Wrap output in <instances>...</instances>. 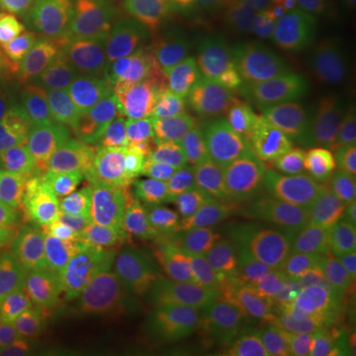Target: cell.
Listing matches in <instances>:
<instances>
[{
    "mask_svg": "<svg viewBox=\"0 0 356 356\" xmlns=\"http://www.w3.org/2000/svg\"><path fill=\"white\" fill-rule=\"evenodd\" d=\"M64 248L42 210L24 208L0 240V307L50 287Z\"/></svg>",
    "mask_w": 356,
    "mask_h": 356,
    "instance_id": "7c38bea8",
    "label": "cell"
},
{
    "mask_svg": "<svg viewBox=\"0 0 356 356\" xmlns=\"http://www.w3.org/2000/svg\"><path fill=\"white\" fill-rule=\"evenodd\" d=\"M156 151L159 147L151 135L119 99L102 127L67 159V166L89 180L133 178Z\"/></svg>",
    "mask_w": 356,
    "mask_h": 356,
    "instance_id": "5bb4252c",
    "label": "cell"
},
{
    "mask_svg": "<svg viewBox=\"0 0 356 356\" xmlns=\"http://www.w3.org/2000/svg\"><path fill=\"white\" fill-rule=\"evenodd\" d=\"M334 175L344 184L356 188V127L350 129L332 149Z\"/></svg>",
    "mask_w": 356,
    "mask_h": 356,
    "instance_id": "d6a6232c",
    "label": "cell"
},
{
    "mask_svg": "<svg viewBox=\"0 0 356 356\" xmlns=\"http://www.w3.org/2000/svg\"><path fill=\"white\" fill-rule=\"evenodd\" d=\"M50 62V54L22 26H0V89L13 88Z\"/></svg>",
    "mask_w": 356,
    "mask_h": 356,
    "instance_id": "484cf974",
    "label": "cell"
},
{
    "mask_svg": "<svg viewBox=\"0 0 356 356\" xmlns=\"http://www.w3.org/2000/svg\"><path fill=\"white\" fill-rule=\"evenodd\" d=\"M350 341L353 337L346 332L295 315L285 329L281 348L299 356H341Z\"/></svg>",
    "mask_w": 356,
    "mask_h": 356,
    "instance_id": "4316f807",
    "label": "cell"
},
{
    "mask_svg": "<svg viewBox=\"0 0 356 356\" xmlns=\"http://www.w3.org/2000/svg\"><path fill=\"white\" fill-rule=\"evenodd\" d=\"M299 95L311 127L331 151L341 137L356 127V65L318 72Z\"/></svg>",
    "mask_w": 356,
    "mask_h": 356,
    "instance_id": "ac0fdd59",
    "label": "cell"
},
{
    "mask_svg": "<svg viewBox=\"0 0 356 356\" xmlns=\"http://www.w3.org/2000/svg\"><path fill=\"white\" fill-rule=\"evenodd\" d=\"M93 182L97 214L107 242L140 252L161 222L133 178H102Z\"/></svg>",
    "mask_w": 356,
    "mask_h": 356,
    "instance_id": "e0dca14e",
    "label": "cell"
},
{
    "mask_svg": "<svg viewBox=\"0 0 356 356\" xmlns=\"http://www.w3.org/2000/svg\"><path fill=\"white\" fill-rule=\"evenodd\" d=\"M291 315L261 293H254L250 309V337L255 356H273L281 350Z\"/></svg>",
    "mask_w": 356,
    "mask_h": 356,
    "instance_id": "83f0119b",
    "label": "cell"
},
{
    "mask_svg": "<svg viewBox=\"0 0 356 356\" xmlns=\"http://www.w3.org/2000/svg\"><path fill=\"white\" fill-rule=\"evenodd\" d=\"M36 135L38 129L22 123L8 105L4 93H0V161L20 156L24 151L32 149Z\"/></svg>",
    "mask_w": 356,
    "mask_h": 356,
    "instance_id": "f546056e",
    "label": "cell"
},
{
    "mask_svg": "<svg viewBox=\"0 0 356 356\" xmlns=\"http://www.w3.org/2000/svg\"><path fill=\"white\" fill-rule=\"evenodd\" d=\"M228 14L222 0H149L131 72L180 74L214 67L224 56Z\"/></svg>",
    "mask_w": 356,
    "mask_h": 356,
    "instance_id": "3957f363",
    "label": "cell"
},
{
    "mask_svg": "<svg viewBox=\"0 0 356 356\" xmlns=\"http://www.w3.org/2000/svg\"><path fill=\"white\" fill-rule=\"evenodd\" d=\"M72 81L74 74L70 65L48 62L2 93L22 123L38 129L56 103L62 99Z\"/></svg>",
    "mask_w": 356,
    "mask_h": 356,
    "instance_id": "ffe728a7",
    "label": "cell"
},
{
    "mask_svg": "<svg viewBox=\"0 0 356 356\" xmlns=\"http://www.w3.org/2000/svg\"><path fill=\"white\" fill-rule=\"evenodd\" d=\"M119 99L117 76L88 74L76 77L38 127L32 145L36 165L50 170L51 166L67 161L102 127Z\"/></svg>",
    "mask_w": 356,
    "mask_h": 356,
    "instance_id": "9c48e42d",
    "label": "cell"
},
{
    "mask_svg": "<svg viewBox=\"0 0 356 356\" xmlns=\"http://www.w3.org/2000/svg\"><path fill=\"white\" fill-rule=\"evenodd\" d=\"M140 277L137 257L127 248L105 242L64 252L50 291L70 318L77 344H89V329L105 307Z\"/></svg>",
    "mask_w": 356,
    "mask_h": 356,
    "instance_id": "8992f818",
    "label": "cell"
},
{
    "mask_svg": "<svg viewBox=\"0 0 356 356\" xmlns=\"http://www.w3.org/2000/svg\"><path fill=\"white\" fill-rule=\"evenodd\" d=\"M56 356H86L83 355V344H81V346L74 344V346L65 348V350H62V353H58Z\"/></svg>",
    "mask_w": 356,
    "mask_h": 356,
    "instance_id": "e575fe53",
    "label": "cell"
},
{
    "mask_svg": "<svg viewBox=\"0 0 356 356\" xmlns=\"http://www.w3.org/2000/svg\"><path fill=\"white\" fill-rule=\"evenodd\" d=\"M140 254L156 280L178 289L194 285L210 261L180 234L175 222L161 224Z\"/></svg>",
    "mask_w": 356,
    "mask_h": 356,
    "instance_id": "d6986e66",
    "label": "cell"
},
{
    "mask_svg": "<svg viewBox=\"0 0 356 356\" xmlns=\"http://www.w3.org/2000/svg\"><path fill=\"white\" fill-rule=\"evenodd\" d=\"M214 72L216 65L180 74H137L129 70L117 76L121 102L159 149L200 153L214 125Z\"/></svg>",
    "mask_w": 356,
    "mask_h": 356,
    "instance_id": "6da1fadb",
    "label": "cell"
},
{
    "mask_svg": "<svg viewBox=\"0 0 356 356\" xmlns=\"http://www.w3.org/2000/svg\"><path fill=\"white\" fill-rule=\"evenodd\" d=\"M252 240L248 234H234L212 254L198 277L200 295H248L257 291Z\"/></svg>",
    "mask_w": 356,
    "mask_h": 356,
    "instance_id": "44dd1931",
    "label": "cell"
},
{
    "mask_svg": "<svg viewBox=\"0 0 356 356\" xmlns=\"http://www.w3.org/2000/svg\"><path fill=\"white\" fill-rule=\"evenodd\" d=\"M305 238L309 283L339 281L356 285V229L332 236Z\"/></svg>",
    "mask_w": 356,
    "mask_h": 356,
    "instance_id": "603a6c76",
    "label": "cell"
},
{
    "mask_svg": "<svg viewBox=\"0 0 356 356\" xmlns=\"http://www.w3.org/2000/svg\"><path fill=\"white\" fill-rule=\"evenodd\" d=\"M24 208V194L20 182L13 175L0 170V240Z\"/></svg>",
    "mask_w": 356,
    "mask_h": 356,
    "instance_id": "4dcf8cb0",
    "label": "cell"
},
{
    "mask_svg": "<svg viewBox=\"0 0 356 356\" xmlns=\"http://www.w3.org/2000/svg\"><path fill=\"white\" fill-rule=\"evenodd\" d=\"M250 250L257 287L309 275L303 234L283 238H255Z\"/></svg>",
    "mask_w": 356,
    "mask_h": 356,
    "instance_id": "7402d4cb",
    "label": "cell"
},
{
    "mask_svg": "<svg viewBox=\"0 0 356 356\" xmlns=\"http://www.w3.org/2000/svg\"><path fill=\"white\" fill-rule=\"evenodd\" d=\"M145 18V0H72L51 28L54 46L89 74L121 76L137 60Z\"/></svg>",
    "mask_w": 356,
    "mask_h": 356,
    "instance_id": "5b68a950",
    "label": "cell"
},
{
    "mask_svg": "<svg viewBox=\"0 0 356 356\" xmlns=\"http://www.w3.org/2000/svg\"><path fill=\"white\" fill-rule=\"evenodd\" d=\"M58 353L42 348V346H34V344L16 343L10 339L0 337V356H56Z\"/></svg>",
    "mask_w": 356,
    "mask_h": 356,
    "instance_id": "836d02e7",
    "label": "cell"
},
{
    "mask_svg": "<svg viewBox=\"0 0 356 356\" xmlns=\"http://www.w3.org/2000/svg\"><path fill=\"white\" fill-rule=\"evenodd\" d=\"M353 229H356V188L334 175L317 192L301 234L332 236Z\"/></svg>",
    "mask_w": 356,
    "mask_h": 356,
    "instance_id": "d4e9b609",
    "label": "cell"
},
{
    "mask_svg": "<svg viewBox=\"0 0 356 356\" xmlns=\"http://www.w3.org/2000/svg\"><path fill=\"white\" fill-rule=\"evenodd\" d=\"M248 13L267 38L303 64L348 20L343 0H248Z\"/></svg>",
    "mask_w": 356,
    "mask_h": 356,
    "instance_id": "8fae6325",
    "label": "cell"
},
{
    "mask_svg": "<svg viewBox=\"0 0 356 356\" xmlns=\"http://www.w3.org/2000/svg\"><path fill=\"white\" fill-rule=\"evenodd\" d=\"M0 337L54 353L77 344L74 327L50 287L22 293L0 307Z\"/></svg>",
    "mask_w": 356,
    "mask_h": 356,
    "instance_id": "2e32d148",
    "label": "cell"
},
{
    "mask_svg": "<svg viewBox=\"0 0 356 356\" xmlns=\"http://www.w3.org/2000/svg\"><path fill=\"white\" fill-rule=\"evenodd\" d=\"M293 58L269 38H243L220 58L212 81V131L264 109L293 76ZM212 135V133H210Z\"/></svg>",
    "mask_w": 356,
    "mask_h": 356,
    "instance_id": "52a82bcc",
    "label": "cell"
},
{
    "mask_svg": "<svg viewBox=\"0 0 356 356\" xmlns=\"http://www.w3.org/2000/svg\"><path fill=\"white\" fill-rule=\"evenodd\" d=\"M254 293L248 295H198L184 327L172 343V356H255L250 337V309Z\"/></svg>",
    "mask_w": 356,
    "mask_h": 356,
    "instance_id": "4fadbf2b",
    "label": "cell"
},
{
    "mask_svg": "<svg viewBox=\"0 0 356 356\" xmlns=\"http://www.w3.org/2000/svg\"><path fill=\"white\" fill-rule=\"evenodd\" d=\"M315 133L301 95L285 91L264 109L212 131L206 153L224 170L229 188H238L259 170L295 156Z\"/></svg>",
    "mask_w": 356,
    "mask_h": 356,
    "instance_id": "277c9868",
    "label": "cell"
},
{
    "mask_svg": "<svg viewBox=\"0 0 356 356\" xmlns=\"http://www.w3.org/2000/svg\"><path fill=\"white\" fill-rule=\"evenodd\" d=\"M137 188L161 224L184 216L228 180L208 153L159 149L133 177Z\"/></svg>",
    "mask_w": 356,
    "mask_h": 356,
    "instance_id": "30bf717a",
    "label": "cell"
},
{
    "mask_svg": "<svg viewBox=\"0 0 356 356\" xmlns=\"http://www.w3.org/2000/svg\"><path fill=\"white\" fill-rule=\"evenodd\" d=\"M332 177V151L315 133L295 156L267 166L245 184L232 188L245 234L252 232L255 238L301 234L317 192Z\"/></svg>",
    "mask_w": 356,
    "mask_h": 356,
    "instance_id": "7a4b0ae2",
    "label": "cell"
},
{
    "mask_svg": "<svg viewBox=\"0 0 356 356\" xmlns=\"http://www.w3.org/2000/svg\"><path fill=\"white\" fill-rule=\"evenodd\" d=\"M4 18H6V16L2 13V6H0V26H4Z\"/></svg>",
    "mask_w": 356,
    "mask_h": 356,
    "instance_id": "74e56055",
    "label": "cell"
},
{
    "mask_svg": "<svg viewBox=\"0 0 356 356\" xmlns=\"http://www.w3.org/2000/svg\"><path fill=\"white\" fill-rule=\"evenodd\" d=\"M297 356H299V355H297Z\"/></svg>",
    "mask_w": 356,
    "mask_h": 356,
    "instance_id": "f35d334b",
    "label": "cell"
},
{
    "mask_svg": "<svg viewBox=\"0 0 356 356\" xmlns=\"http://www.w3.org/2000/svg\"><path fill=\"white\" fill-rule=\"evenodd\" d=\"M343 6L348 18H356V0H343Z\"/></svg>",
    "mask_w": 356,
    "mask_h": 356,
    "instance_id": "d590c367",
    "label": "cell"
},
{
    "mask_svg": "<svg viewBox=\"0 0 356 356\" xmlns=\"http://www.w3.org/2000/svg\"><path fill=\"white\" fill-rule=\"evenodd\" d=\"M341 356H356V339H353V341H350V344L344 348V353Z\"/></svg>",
    "mask_w": 356,
    "mask_h": 356,
    "instance_id": "8d00e7d4",
    "label": "cell"
},
{
    "mask_svg": "<svg viewBox=\"0 0 356 356\" xmlns=\"http://www.w3.org/2000/svg\"><path fill=\"white\" fill-rule=\"evenodd\" d=\"M42 214L64 252L105 243L93 182L72 166H51L42 188Z\"/></svg>",
    "mask_w": 356,
    "mask_h": 356,
    "instance_id": "9a60e30c",
    "label": "cell"
},
{
    "mask_svg": "<svg viewBox=\"0 0 356 356\" xmlns=\"http://www.w3.org/2000/svg\"><path fill=\"white\" fill-rule=\"evenodd\" d=\"M2 13L22 28L50 32L67 8V0H0Z\"/></svg>",
    "mask_w": 356,
    "mask_h": 356,
    "instance_id": "f1b7e54d",
    "label": "cell"
},
{
    "mask_svg": "<svg viewBox=\"0 0 356 356\" xmlns=\"http://www.w3.org/2000/svg\"><path fill=\"white\" fill-rule=\"evenodd\" d=\"M297 317L343 331L356 339V285L325 281L313 283Z\"/></svg>",
    "mask_w": 356,
    "mask_h": 356,
    "instance_id": "cb8c5ba5",
    "label": "cell"
},
{
    "mask_svg": "<svg viewBox=\"0 0 356 356\" xmlns=\"http://www.w3.org/2000/svg\"><path fill=\"white\" fill-rule=\"evenodd\" d=\"M86 356H168V348L161 341L129 344H105L89 343L83 348Z\"/></svg>",
    "mask_w": 356,
    "mask_h": 356,
    "instance_id": "1f68e13d",
    "label": "cell"
},
{
    "mask_svg": "<svg viewBox=\"0 0 356 356\" xmlns=\"http://www.w3.org/2000/svg\"><path fill=\"white\" fill-rule=\"evenodd\" d=\"M192 307V297L165 281L139 277L99 313L89 343L129 344L177 339Z\"/></svg>",
    "mask_w": 356,
    "mask_h": 356,
    "instance_id": "ba28073f",
    "label": "cell"
}]
</instances>
